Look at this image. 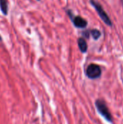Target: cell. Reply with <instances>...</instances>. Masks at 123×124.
Here are the masks:
<instances>
[{"label":"cell","instance_id":"obj_4","mask_svg":"<svg viewBox=\"0 0 123 124\" xmlns=\"http://www.w3.org/2000/svg\"><path fill=\"white\" fill-rule=\"evenodd\" d=\"M74 25L78 28H85L87 25V22L85 19L80 17V16L75 17L73 20Z\"/></svg>","mask_w":123,"mask_h":124},{"label":"cell","instance_id":"obj_6","mask_svg":"<svg viewBox=\"0 0 123 124\" xmlns=\"http://www.w3.org/2000/svg\"><path fill=\"white\" fill-rule=\"evenodd\" d=\"M78 46H79V48L82 52H86L87 51L88 46H87L86 41L82 38L78 39Z\"/></svg>","mask_w":123,"mask_h":124},{"label":"cell","instance_id":"obj_8","mask_svg":"<svg viewBox=\"0 0 123 124\" xmlns=\"http://www.w3.org/2000/svg\"><path fill=\"white\" fill-rule=\"evenodd\" d=\"M2 40V38L1 37V36H0V41H1Z\"/></svg>","mask_w":123,"mask_h":124},{"label":"cell","instance_id":"obj_3","mask_svg":"<svg viewBox=\"0 0 123 124\" xmlns=\"http://www.w3.org/2000/svg\"><path fill=\"white\" fill-rule=\"evenodd\" d=\"M91 4H93V6L95 7V9H96L98 14L99 15L100 17L102 19V20L108 25H112V21L111 20L109 19V17H108L107 14L105 12V11L104 10V9L102 8V7L97 2L94 1V0H91Z\"/></svg>","mask_w":123,"mask_h":124},{"label":"cell","instance_id":"obj_9","mask_svg":"<svg viewBox=\"0 0 123 124\" xmlns=\"http://www.w3.org/2000/svg\"><path fill=\"white\" fill-rule=\"evenodd\" d=\"M37 1H40V0H37Z\"/></svg>","mask_w":123,"mask_h":124},{"label":"cell","instance_id":"obj_5","mask_svg":"<svg viewBox=\"0 0 123 124\" xmlns=\"http://www.w3.org/2000/svg\"><path fill=\"white\" fill-rule=\"evenodd\" d=\"M0 9L3 15H7V14H8V2L7 0H0Z\"/></svg>","mask_w":123,"mask_h":124},{"label":"cell","instance_id":"obj_1","mask_svg":"<svg viewBox=\"0 0 123 124\" xmlns=\"http://www.w3.org/2000/svg\"><path fill=\"white\" fill-rule=\"evenodd\" d=\"M96 106L99 113L109 122H112V116L109 112V108H107L106 103L101 100H97L96 102Z\"/></svg>","mask_w":123,"mask_h":124},{"label":"cell","instance_id":"obj_7","mask_svg":"<svg viewBox=\"0 0 123 124\" xmlns=\"http://www.w3.org/2000/svg\"><path fill=\"white\" fill-rule=\"evenodd\" d=\"M91 34H92L93 37H94L95 39H98L100 37V36H101V33H100V31H98V30H96V29L93 30V31H91Z\"/></svg>","mask_w":123,"mask_h":124},{"label":"cell","instance_id":"obj_2","mask_svg":"<svg viewBox=\"0 0 123 124\" xmlns=\"http://www.w3.org/2000/svg\"><path fill=\"white\" fill-rule=\"evenodd\" d=\"M101 70L99 65L96 64H91L86 70V75L91 79H96L101 76Z\"/></svg>","mask_w":123,"mask_h":124}]
</instances>
